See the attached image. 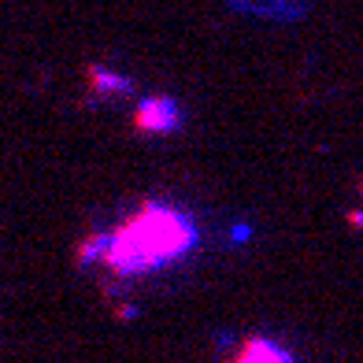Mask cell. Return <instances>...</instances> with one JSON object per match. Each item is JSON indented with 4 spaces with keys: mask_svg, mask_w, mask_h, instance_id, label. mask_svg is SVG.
I'll use <instances>...</instances> for the list:
<instances>
[{
    "mask_svg": "<svg viewBox=\"0 0 363 363\" xmlns=\"http://www.w3.org/2000/svg\"><path fill=\"white\" fill-rule=\"evenodd\" d=\"M196 238H201V230L182 208L148 201L138 211H130L111 234L86 238L78 256L86 263H101L111 274L134 278L189 256L196 249Z\"/></svg>",
    "mask_w": 363,
    "mask_h": 363,
    "instance_id": "cell-1",
    "label": "cell"
},
{
    "mask_svg": "<svg viewBox=\"0 0 363 363\" xmlns=\"http://www.w3.org/2000/svg\"><path fill=\"white\" fill-rule=\"evenodd\" d=\"M182 126V108L171 96H145L134 108V130L145 138H167Z\"/></svg>",
    "mask_w": 363,
    "mask_h": 363,
    "instance_id": "cell-2",
    "label": "cell"
},
{
    "mask_svg": "<svg viewBox=\"0 0 363 363\" xmlns=\"http://www.w3.org/2000/svg\"><path fill=\"white\" fill-rule=\"evenodd\" d=\"M230 363H293V356L282 345H274L267 337H249L234 356H230Z\"/></svg>",
    "mask_w": 363,
    "mask_h": 363,
    "instance_id": "cell-3",
    "label": "cell"
},
{
    "mask_svg": "<svg viewBox=\"0 0 363 363\" xmlns=\"http://www.w3.org/2000/svg\"><path fill=\"white\" fill-rule=\"evenodd\" d=\"M89 89H104V93H111V96H123V93H130V82L123 78V74H111V71H104V67H89Z\"/></svg>",
    "mask_w": 363,
    "mask_h": 363,
    "instance_id": "cell-4",
    "label": "cell"
}]
</instances>
